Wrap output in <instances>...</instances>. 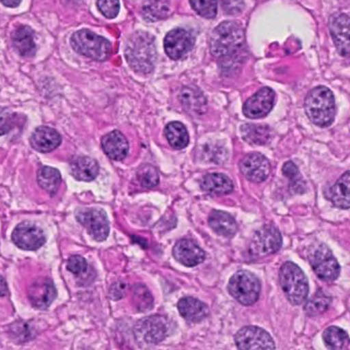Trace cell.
Masks as SVG:
<instances>
[{
  "label": "cell",
  "mask_w": 350,
  "mask_h": 350,
  "mask_svg": "<svg viewBox=\"0 0 350 350\" xmlns=\"http://www.w3.org/2000/svg\"><path fill=\"white\" fill-rule=\"evenodd\" d=\"M124 56L133 70L140 75H148L157 63L154 38L147 32H135L126 42Z\"/></svg>",
  "instance_id": "6da1fadb"
},
{
  "label": "cell",
  "mask_w": 350,
  "mask_h": 350,
  "mask_svg": "<svg viewBox=\"0 0 350 350\" xmlns=\"http://www.w3.org/2000/svg\"><path fill=\"white\" fill-rule=\"evenodd\" d=\"M243 42L245 32L239 23L233 21L223 22L211 34V53L216 58L231 57L243 48Z\"/></svg>",
  "instance_id": "7a4b0ae2"
},
{
  "label": "cell",
  "mask_w": 350,
  "mask_h": 350,
  "mask_svg": "<svg viewBox=\"0 0 350 350\" xmlns=\"http://www.w3.org/2000/svg\"><path fill=\"white\" fill-rule=\"evenodd\" d=\"M305 112L315 126L327 128L335 120L336 105L333 93L327 88H314L305 100Z\"/></svg>",
  "instance_id": "3957f363"
},
{
  "label": "cell",
  "mask_w": 350,
  "mask_h": 350,
  "mask_svg": "<svg viewBox=\"0 0 350 350\" xmlns=\"http://www.w3.org/2000/svg\"><path fill=\"white\" fill-rule=\"evenodd\" d=\"M280 284L291 304H302L308 296V280L301 268L293 262H286L280 267Z\"/></svg>",
  "instance_id": "277c9868"
},
{
  "label": "cell",
  "mask_w": 350,
  "mask_h": 350,
  "mask_svg": "<svg viewBox=\"0 0 350 350\" xmlns=\"http://www.w3.org/2000/svg\"><path fill=\"white\" fill-rule=\"evenodd\" d=\"M70 42L75 52L93 60L105 61L111 56L112 46L109 40L90 30L75 32Z\"/></svg>",
  "instance_id": "5b68a950"
},
{
  "label": "cell",
  "mask_w": 350,
  "mask_h": 350,
  "mask_svg": "<svg viewBox=\"0 0 350 350\" xmlns=\"http://www.w3.org/2000/svg\"><path fill=\"white\" fill-rule=\"evenodd\" d=\"M228 291L237 302L250 306L259 299L261 284L255 274L247 270H239L229 280Z\"/></svg>",
  "instance_id": "8992f818"
},
{
  "label": "cell",
  "mask_w": 350,
  "mask_h": 350,
  "mask_svg": "<svg viewBox=\"0 0 350 350\" xmlns=\"http://www.w3.org/2000/svg\"><path fill=\"white\" fill-rule=\"evenodd\" d=\"M308 259L313 271L319 280L327 282H333L337 280L340 274V265L327 245L317 243L311 247Z\"/></svg>",
  "instance_id": "52a82bcc"
},
{
  "label": "cell",
  "mask_w": 350,
  "mask_h": 350,
  "mask_svg": "<svg viewBox=\"0 0 350 350\" xmlns=\"http://www.w3.org/2000/svg\"><path fill=\"white\" fill-rule=\"evenodd\" d=\"M169 334V323L161 315L144 317L136 323L134 335L137 342L143 346L157 345Z\"/></svg>",
  "instance_id": "ba28073f"
},
{
  "label": "cell",
  "mask_w": 350,
  "mask_h": 350,
  "mask_svg": "<svg viewBox=\"0 0 350 350\" xmlns=\"http://www.w3.org/2000/svg\"><path fill=\"white\" fill-rule=\"evenodd\" d=\"M282 237L280 230L274 226L262 227L257 231L250 245V254L254 258H264L280 251Z\"/></svg>",
  "instance_id": "9c48e42d"
},
{
  "label": "cell",
  "mask_w": 350,
  "mask_h": 350,
  "mask_svg": "<svg viewBox=\"0 0 350 350\" xmlns=\"http://www.w3.org/2000/svg\"><path fill=\"white\" fill-rule=\"evenodd\" d=\"M77 220L87 229L96 241H103L109 235L107 215L100 208H83L77 212Z\"/></svg>",
  "instance_id": "30bf717a"
},
{
  "label": "cell",
  "mask_w": 350,
  "mask_h": 350,
  "mask_svg": "<svg viewBox=\"0 0 350 350\" xmlns=\"http://www.w3.org/2000/svg\"><path fill=\"white\" fill-rule=\"evenodd\" d=\"M239 349H274L275 344L271 336L261 327L255 325L241 327L234 337Z\"/></svg>",
  "instance_id": "8fae6325"
},
{
  "label": "cell",
  "mask_w": 350,
  "mask_h": 350,
  "mask_svg": "<svg viewBox=\"0 0 350 350\" xmlns=\"http://www.w3.org/2000/svg\"><path fill=\"white\" fill-rule=\"evenodd\" d=\"M12 239L18 247L25 251H36L46 241L42 229L30 222H23L18 225L13 231Z\"/></svg>",
  "instance_id": "7c38bea8"
},
{
  "label": "cell",
  "mask_w": 350,
  "mask_h": 350,
  "mask_svg": "<svg viewBox=\"0 0 350 350\" xmlns=\"http://www.w3.org/2000/svg\"><path fill=\"white\" fill-rule=\"evenodd\" d=\"M275 103V93L270 88H262L243 105V114L247 118L258 120L268 116Z\"/></svg>",
  "instance_id": "4fadbf2b"
},
{
  "label": "cell",
  "mask_w": 350,
  "mask_h": 350,
  "mask_svg": "<svg viewBox=\"0 0 350 350\" xmlns=\"http://www.w3.org/2000/svg\"><path fill=\"white\" fill-rule=\"evenodd\" d=\"M27 294L32 306L44 310L56 299L57 290L52 280L46 276H40L28 286Z\"/></svg>",
  "instance_id": "5bb4252c"
},
{
  "label": "cell",
  "mask_w": 350,
  "mask_h": 350,
  "mask_svg": "<svg viewBox=\"0 0 350 350\" xmlns=\"http://www.w3.org/2000/svg\"><path fill=\"white\" fill-rule=\"evenodd\" d=\"M239 170L245 179L254 183H261L267 179L271 167L269 161L263 154L254 152L245 155L241 159Z\"/></svg>",
  "instance_id": "9a60e30c"
},
{
  "label": "cell",
  "mask_w": 350,
  "mask_h": 350,
  "mask_svg": "<svg viewBox=\"0 0 350 350\" xmlns=\"http://www.w3.org/2000/svg\"><path fill=\"white\" fill-rule=\"evenodd\" d=\"M194 38L187 30L177 28L172 30L165 38V51L174 60L184 58L193 48Z\"/></svg>",
  "instance_id": "2e32d148"
},
{
  "label": "cell",
  "mask_w": 350,
  "mask_h": 350,
  "mask_svg": "<svg viewBox=\"0 0 350 350\" xmlns=\"http://www.w3.org/2000/svg\"><path fill=\"white\" fill-rule=\"evenodd\" d=\"M329 31L340 55L349 56V18L345 14H337L329 19Z\"/></svg>",
  "instance_id": "e0dca14e"
},
{
  "label": "cell",
  "mask_w": 350,
  "mask_h": 350,
  "mask_svg": "<svg viewBox=\"0 0 350 350\" xmlns=\"http://www.w3.org/2000/svg\"><path fill=\"white\" fill-rule=\"evenodd\" d=\"M173 255L182 265L194 267L200 265L206 259L204 250L191 239H180L173 249Z\"/></svg>",
  "instance_id": "ac0fdd59"
},
{
  "label": "cell",
  "mask_w": 350,
  "mask_h": 350,
  "mask_svg": "<svg viewBox=\"0 0 350 350\" xmlns=\"http://www.w3.org/2000/svg\"><path fill=\"white\" fill-rule=\"evenodd\" d=\"M60 134L54 129L49 126H40L32 133L30 143L31 146L38 152L49 153L60 146Z\"/></svg>",
  "instance_id": "d6986e66"
},
{
  "label": "cell",
  "mask_w": 350,
  "mask_h": 350,
  "mask_svg": "<svg viewBox=\"0 0 350 350\" xmlns=\"http://www.w3.org/2000/svg\"><path fill=\"white\" fill-rule=\"evenodd\" d=\"M102 148L112 161H120L126 159L130 146L128 140L122 133L113 131L105 135L102 139Z\"/></svg>",
  "instance_id": "ffe728a7"
},
{
  "label": "cell",
  "mask_w": 350,
  "mask_h": 350,
  "mask_svg": "<svg viewBox=\"0 0 350 350\" xmlns=\"http://www.w3.org/2000/svg\"><path fill=\"white\" fill-rule=\"evenodd\" d=\"M180 314L189 323H200L210 314L208 305L193 297H185L178 302Z\"/></svg>",
  "instance_id": "44dd1931"
},
{
  "label": "cell",
  "mask_w": 350,
  "mask_h": 350,
  "mask_svg": "<svg viewBox=\"0 0 350 350\" xmlns=\"http://www.w3.org/2000/svg\"><path fill=\"white\" fill-rule=\"evenodd\" d=\"M71 175L79 181H93L99 175L100 167L95 159L89 157H73L70 161Z\"/></svg>",
  "instance_id": "7402d4cb"
},
{
  "label": "cell",
  "mask_w": 350,
  "mask_h": 350,
  "mask_svg": "<svg viewBox=\"0 0 350 350\" xmlns=\"http://www.w3.org/2000/svg\"><path fill=\"white\" fill-rule=\"evenodd\" d=\"M349 181V172L347 171L325 193V196L337 208H343V210H348L350 208Z\"/></svg>",
  "instance_id": "603a6c76"
},
{
  "label": "cell",
  "mask_w": 350,
  "mask_h": 350,
  "mask_svg": "<svg viewBox=\"0 0 350 350\" xmlns=\"http://www.w3.org/2000/svg\"><path fill=\"white\" fill-rule=\"evenodd\" d=\"M12 42L22 57L32 58L36 55V46L34 33L28 26H20L12 34Z\"/></svg>",
  "instance_id": "cb8c5ba5"
},
{
  "label": "cell",
  "mask_w": 350,
  "mask_h": 350,
  "mask_svg": "<svg viewBox=\"0 0 350 350\" xmlns=\"http://www.w3.org/2000/svg\"><path fill=\"white\" fill-rule=\"evenodd\" d=\"M200 187L204 192L215 196H225L233 191V182L224 174H208L202 178Z\"/></svg>",
  "instance_id": "d4e9b609"
},
{
  "label": "cell",
  "mask_w": 350,
  "mask_h": 350,
  "mask_svg": "<svg viewBox=\"0 0 350 350\" xmlns=\"http://www.w3.org/2000/svg\"><path fill=\"white\" fill-rule=\"evenodd\" d=\"M208 225L221 237H232L237 231V224L234 218L223 211H213L208 217Z\"/></svg>",
  "instance_id": "484cf974"
},
{
  "label": "cell",
  "mask_w": 350,
  "mask_h": 350,
  "mask_svg": "<svg viewBox=\"0 0 350 350\" xmlns=\"http://www.w3.org/2000/svg\"><path fill=\"white\" fill-rule=\"evenodd\" d=\"M182 104L184 109L192 116L202 114L206 110V100L204 94L196 89V88H184L182 90L181 96Z\"/></svg>",
  "instance_id": "4316f807"
},
{
  "label": "cell",
  "mask_w": 350,
  "mask_h": 350,
  "mask_svg": "<svg viewBox=\"0 0 350 350\" xmlns=\"http://www.w3.org/2000/svg\"><path fill=\"white\" fill-rule=\"evenodd\" d=\"M241 132L243 140L252 145H266L271 139L270 129L262 124H243Z\"/></svg>",
  "instance_id": "83f0119b"
},
{
  "label": "cell",
  "mask_w": 350,
  "mask_h": 350,
  "mask_svg": "<svg viewBox=\"0 0 350 350\" xmlns=\"http://www.w3.org/2000/svg\"><path fill=\"white\" fill-rule=\"evenodd\" d=\"M170 14V0H144L142 16L147 22L165 19Z\"/></svg>",
  "instance_id": "f1b7e54d"
},
{
  "label": "cell",
  "mask_w": 350,
  "mask_h": 350,
  "mask_svg": "<svg viewBox=\"0 0 350 350\" xmlns=\"http://www.w3.org/2000/svg\"><path fill=\"white\" fill-rule=\"evenodd\" d=\"M165 135L169 144L177 150L185 148L189 143V135L181 122H170L165 126Z\"/></svg>",
  "instance_id": "f546056e"
},
{
  "label": "cell",
  "mask_w": 350,
  "mask_h": 350,
  "mask_svg": "<svg viewBox=\"0 0 350 350\" xmlns=\"http://www.w3.org/2000/svg\"><path fill=\"white\" fill-rule=\"evenodd\" d=\"M61 174L55 167H42L38 172V182L42 189L49 193L56 194L60 187Z\"/></svg>",
  "instance_id": "4dcf8cb0"
},
{
  "label": "cell",
  "mask_w": 350,
  "mask_h": 350,
  "mask_svg": "<svg viewBox=\"0 0 350 350\" xmlns=\"http://www.w3.org/2000/svg\"><path fill=\"white\" fill-rule=\"evenodd\" d=\"M331 302V296L323 291L319 290L307 301L304 307L305 312L311 317L323 314L329 308Z\"/></svg>",
  "instance_id": "1f68e13d"
},
{
  "label": "cell",
  "mask_w": 350,
  "mask_h": 350,
  "mask_svg": "<svg viewBox=\"0 0 350 350\" xmlns=\"http://www.w3.org/2000/svg\"><path fill=\"white\" fill-rule=\"evenodd\" d=\"M323 342L329 349H342L348 344V335L343 329L339 327H332L325 329L323 334Z\"/></svg>",
  "instance_id": "d6a6232c"
},
{
  "label": "cell",
  "mask_w": 350,
  "mask_h": 350,
  "mask_svg": "<svg viewBox=\"0 0 350 350\" xmlns=\"http://www.w3.org/2000/svg\"><path fill=\"white\" fill-rule=\"evenodd\" d=\"M133 302L140 312L150 310L153 307V298L146 286L136 284L133 288Z\"/></svg>",
  "instance_id": "836d02e7"
},
{
  "label": "cell",
  "mask_w": 350,
  "mask_h": 350,
  "mask_svg": "<svg viewBox=\"0 0 350 350\" xmlns=\"http://www.w3.org/2000/svg\"><path fill=\"white\" fill-rule=\"evenodd\" d=\"M282 173L290 181L291 189L295 193H303L305 191V182L298 167L292 161H288L282 167Z\"/></svg>",
  "instance_id": "e575fe53"
},
{
  "label": "cell",
  "mask_w": 350,
  "mask_h": 350,
  "mask_svg": "<svg viewBox=\"0 0 350 350\" xmlns=\"http://www.w3.org/2000/svg\"><path fill=\"white\" fill-rule=\"evenodd\" d=\"M192 9L206 19H214L218 12V0H190Z\"/></svg>",
  "instance_id": "d590c367"
},
{
  "label": "cell",
  "mask_w": 350,
  "mask_h": 350,
  "mask_svg": "<svg viewBox=\"0 0 350 350\" xmlns=\"http://www.w3.org/2000/svg\"><path fill=\"white\" fill-rule=\"evenodd\" d=\"M137 178L138 181L140 182L141 186L144 188H154L159 183V176L157 173V169L152 165H144L140 167L138 173H137Z\"/></svg>",
  "instance_id": "8d00e7d4"
},
{
  "label": "cell",
  "mask_w": 350,
  "mask_h": 350,
  "mask_svg": "<svg viewBox=\"0 0 350 350\" xmlns=\"http://www.w3.org/2000/svg\"><path fill=\"white\" fill-rule=\"evenodd\" d=\"M98 8L104 17L113 19L120 13V0H98Z\"/></svg>",
  "instance_id": "74e56055"
},
{
  "label": "cell",
  "mask_w": 350,
  "mask_h": 350,
  "mask_svg": "<svg viewBox=\"0 0 350 350\" xmlns=\"http://www.w3.org/2000/svg\"><path fill=\"white\" fill-rule=\"evenodd\" d=\"M11 334L15 338V340L19 342L29 341L33 337L31 327H29L28 323H22V321L12 325Z\"/></svg>",
  "instance_id": "f35d334b"
},
{
  "label": "cell",
  "mask_w": 350,
  "mask_h": 350,
  "mask_svg": "<svg viewBox=\"0 0 350 350\" xmlns=\"http://www.w3.org/2000/svg\"><path fill=\"white\" fill-rule=\"evenodd\" d=\"M67 268L72 273L81 275V274L85 273L88 270L87 260L81 257V256H71L69 258L68 262H67Z\"/></svg>",
  "instance_id": "ab89813d"
},
{
  "label": "cell",
  "mask_w": 350,
  "mask_h": 350,
  "mask_svg": "<svg viewBox=\"0 0 350 350\" xmlns=\"http://www.w3.org/2000/svg\"><path fill=\"white\" fill-rule=\"evenodd\" d=\"M204 153L212 163H222L226 159V151L223 147L217 145H206L204 147Z\"/></svg>",
  "instance_id": "60d3db41"
},
{
  "label": "cell",
  "mask_w": 350,
  "mask_h": 350,
  "mask_svg": "<svg viewBox=\"0 0 350 350\" xmlns=\"http://www.w3.org/2000/svg\"><path fill=\"white\" fill-rule=\"evenodd\" d=\"M16 116L7 112H0V136L8 134L16 126Z\"/></svg>",
  "instance_id": "b9f144b4"
},
{
  "label": "cell",
  "mask_w": 350,
  "mask_h": 350,
  "mask_svg": "<svg viewBox=\"0 0 350 350\" xmlns=\"http://www.w3.org/2000/svg\"><path fill=\"white\" fill-rule=\"evenodd\" d=\"M222 5L225 13L229 14V15L241 13V9H243L241 0H222Z\"/></svg>",
  "instance_id": "7bdbcfd3"
},
{
  "label": "cell",
  "mask_w": 350,
  "mask_h": 350,
  "mask_svg": "<svg viewBox=\"0 0 350 350\" xmlns=\"http://www.w3.org/2000/svg\"><path fill=\"white\" fill-rule=\"evenodd\" d=\"M126 282H116L113 286L110 288V297L113 300H120L122 297L126 295Z\"/></svg>",
  "instance_id": "ee69618b"
},
{
  "label": "cell",
  "mask_w": 350,
  "mask_h": 350,
  "mask_svg": "<svg viewBox=\"0 0 350 350\" xmlns=\"http://www.w3.org/2000/svg\"><path fill=\"white\" fill-rule=\"evenodd\" d=\"M9 293V288H8L7 280L0 275V297L7 296Z\"/></svg>",
  "instance_id": "f6af8a7d"
},
{
  "label": "cell",
  "mask_w": 350,
  "mask_h": 350,
  "mask_svg": "<svg viewBox=\"0 0 350 350\" xmlns=\"http://www.w3.org/2000/svg\"><path fill=\"white\" fill-rule=\"evenodd\" d=\"M21 1L22 0H1L3 5L8 8H17Z\"/></svg>",
  "instance_id": "bcb514c9"
}]
</instances>
